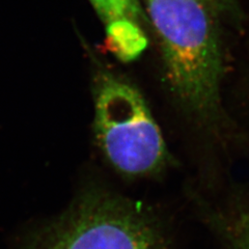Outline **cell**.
<instances>
[{"mask_svg": "<svg viewBox=\"0 0 249 249\" xmlns=\"http://www.w3.org/2000/svg\"><path fill=\"white\" fill-rule=\"evenodd\" d=\"M174 95L205 118L219 108L223 49L219 17L204 0H144Z\"/></svg>", "mask_w": 249, "mask_h": 249, "instance_id": "cell-1", "label": "cell"}, {"mask_svg": "<svg viewBox=\"0 0 249 249\" xmlns=\"http://www.w3.org/2000/svg\"><path fill=\"white\" fill-rule=\"evenodd\" d=\"M93 90L96 137L110 164L131 177L159 170L166 147L142 93L107 72L98 74Z\"/></svg>", "mask_w": 249, "mask_h": 249, "instance_id": "cell-2", "label": "cell"}, {"mask_svg": "<svg viewBox=\"0 0 249 249\" xmlns=\"http://www.w3.org/2000/svg\"><path fill=\"white\" fill-rule=\"evenodd\" d=\"M30 249H167L142 210L106 193H91L44 231Z\"/></svg>", "mask_w": 249, "mask_h": 249, "instance_id": "cell-3", "label": "cell"}, {"mask_svg": "<svg viewBox=\"0 0 249 249\" xmlns=\"http://www.w3.org/2000/svg\"><path fill=\"white\" fill-rule=\"evenodd\" d=\"M108 50L123 62L138 58L145 50L147 38L139 23L127 19H115L105 24Z\"/></svg>", "mask_w": 249, "mask_h": 249, "instance_id": "cell-4", "label": "cell"}, {"mask_svg": "<svg viewBox=\"0 0 249 249\" xmlns=\"http://www.w3.org/2000/svg\"><path fill=\"white\" fill-rule=\"evenodd\" d=\"M104 24L115 19L127 18L143 25L147 20L138 0H89Z\"/></svg>", "mask_w": 249, "mask_h": 249, "instance_id": "cell-5", "label": "cell"}, {"mask_svg": "<svg viewBox=\"0 0 249 249\" xmlns=\"http://www.w3.org/2000/svg\"><path fill=\"white\" fill-rule=\"evenodd\" d=\"M218 17L237 20L240 17L239 0H204Z\"/></svg>", "mask_w": 249, "mask_h": 249, "instance_id": "cell-6", "label": "cell"}, {"mask_svg": "<svg viewBox=\"0 0 249 249\" xmlns=\"http://www.w3.org/2000/svg\"><path fill=\"white\" fill-rule=\"evenodd\" d=\"M241 249H249V237L243 239L242 244H240Z\"/></svg>", "mask_w": 249, "mask_h": 249, "instance_id": "cell-7", "label": "cell"}]
</instances>
